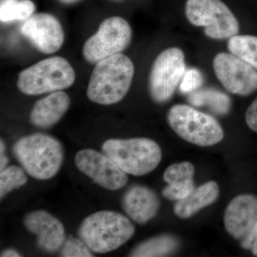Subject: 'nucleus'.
I'll list each match as a JSON object with an SVG mask.
<instances>
[{
	"instance_id": "nucleus-27",
	"label": "nucleus",
	"mask_w": 257,
	"mask_h": 257,
	"mask_svg": "<svg viewBox=\"0 0 257 257\" xmlns=\"http://www.w3.org/2000/svg\"><path fill=\"white\" fill-rule=\"evenodd\" d=\"M257 239V222L248 230V232L241 239V247L244 249H251L253 243Z\"/></svg>"
},
{
	"instance_id": "nucleus-16",
	"label": "nucleus",
	"mask_w": 257,
	"mask_h": 257,
	"mask_svg": "<svg viewBox=\"0 0 257 257\" xmlns=\"http://www.w3.org/2000/svg\"><path fill=\"white\" fill-rule=\"evenodd\" d=\"M70 105V98L67 93L57 91L35 103L30 119L32 124L40 128H49L57 124Z\"/></svg>"
},
{
	"instance_id": "nucleus-10",
	"label": "nucleus",
	"mask_w": 257,
	"mask_h": 257,
	"mask_svg": "<svg viewBox=\"0 0 257 257\" xmlns=\"http://www.w3.org/2000/svg\"><path fill=\"white\" fill-rule=\"evenodd\" d=\"M213 68L223 87L231 94L248 96L257 89L256 69L232 54H217Z\"/></svg>"
},
{
	"instance_id": "nucleus-17",
	"label": "nucleus",
	"mask_w": 257,
	"mask_h": 257,
	"mask_svg": "<svg viewBox=\"0 0 257 257\" xmlns=\"http://www.w3.org/2000/svg\"><path fill=\"white\" fill-rule=\"evenodd\" d=\"M194 167L188 162L173 164L164 173V180L168 184L162 191V195L171 201H179L194 190L193 177Z\"/></svg>"
},
{
	"instance_id": "nucleus-3",
	"label": "nucleus",
	"mask_w": 257,
	"mask_h": 257,
	"mask_svg": "<svg viewBox=\"0 0 257 257\" xmlns=\"http://www.w3.org/2000/svg\"><path fill=\"white\" fill-rule=\"evenodd\" d=\"M135 227L126 216L113 211L94 213L83 220L79 238L94 253L116 250L133 237Z\"/></svg>"
},
{
	"instance_id": "nucleus-2",
	"label": "nucleus",
	"mask_w": 257,
	"mask_h": 257,
	"mask_svg": "<svg viewBox=\"0 0 257 257\" xmlns=\"http://www.w3.org/2000/svg\"><path fill=\"white\" fill-rule=\"evenodd\" d=\"M13 151L27 173L39 180L55 177L63 163L62 144L45 134L23 137L15 144Z\"/></svg>"
},
{
	"instance_id": "nucleus-23",
	"label": "nucleus",
	"mask_w": 257,
	"mask_h": 257,
	"mask_svg": "<svg viewBox=\"0 0 257 257\" xmlns=\"http://www.w3.org/2000/svg\"><path fill=\"white\" fill-rule=\"evenodd\" d=\"M27 182L28 177L23 169L15 165L6 167L0 173V197L3 199L8 193L20 188Z\"/></svg>"
},
{
	"instance_id": "nucleus-1",
	"label": "nucleus",
	"mask_w": 257,
	"mask_h": 257,
	"mask_svg": "<svg viewBox=\"0 0 257 257\" xmlns=\"http://www.w3.org/2000/svg\"><path fill=\"white\" fill-rule=\"evenodd\" d=\"M135 74L133 62L119 53L95 64L88 84L87 95L92 102L111 105L124 99Z\"/></svg>"
},
{
	"instance_id": "nucleus-9",
	"label": "nucleus",
	"mask_w": 257,
	"mask_h": 257,
	"mask_svg": "<svg viewBox=\"0 0 257 257\" xmlns=\"http://www.w3.org/2000/svg\"><path fill=\"white\" fill-rule=\"evenodd\" d=\"M186 71L183 51L172 47L161 52L152 64L149 90L152 99L165 103L173 96Z\"/></svg>"
},
{
	"instance_id": "nucleus-7",
	"label": "nucleus",
	"mask_w": 257,
	"mask_h": 257,
	"mask_svg": "<svg viewBox=\"0 0 257 257\" xmlns=\"http://www.w3.org/2000/svg\"><path fill=\"white\" fill-rule=\"evenodd\" d=\"M185 14L189 23L204 28L212 40L229 39L239 31L237 19L221 0H187Z\"/></svg>"
},
{
	"instance_id": "nucleus-25",
	"label": "nucleus",
	"mask_w": 257,
	"mask_h": 257,
	"mask_svg": "<svg viewBox=\"0 0 257 257\" xmlns=\"http://www.w3.org/2000/svg\"><path fill=\"white\" fill-rule=\"evenodd\" d=\"M203 82L202 74L198 69H186L180 82V91L182 93H192L198 89Z\"/></svg>"
},
{
	"instance_id": "nucleus-26",
	"label": "nucleus",
	"mask_w": 257,
	"mask_h": 257,
	"mask_svg": "<svg viewBox=\"0 0 257 257\" xmlns=\"http://www.w3.org/2000/svg\"><path fill=\"white\" fill-rule=\"evenodd\" d=\"M245 120L250 130L257 133V98L248 106L245 114Z\"/></svg>"
},
{
	"instance_id": "nucleus-5",
	"label": "nucleus",
	"mask_w": 257,
	"mask_h": 257,
	"mask_svg": "<svg viewBox=\"0 0 257 257\" xmlns=\"http://www.w3.org/2000/svg\"><path fill=\"white\" fill-rule=\"evenodd\" d=\"M76 74L68 61L62 57L45 59L19 74V90L27 95H40L68 89Z\"/></svg>"
},
{
	"instance_id": "nucleus-30",
	"label": "nucleus",
	"mask_w": 257,
	"mask_h": 257,
	"mask_svg": "<svg viewBox=\"0 0 257 257\" xmlns=\"http://www.w3.org/2000/svg\"><path fill=\"white\" fill-rule=\"evenodd\" d=\"M251 251L253 254L257 256V239L255 241V242L253 243L252 246H251Z\"/></svg>"
},
{
	"instance_id": "nucleus-6",
	"label": "nucleus",
	"mask_w": 257,
	"mask_h": 257,
	"mask_svg": "<svg viewBox=\"0 0 257 257\" xmlns=\"http://www.w3.org/2000/svg\"><path fill=\"white\" fill-rule=\"evenodd\" d=\"M170 127L185 141L199 147L220 143L224 133L217 120L185 104H176L167 113Z\"/></svg>"
},
{
	"instance_id": "nucleus-24",
	"label": "nucleus",
	"mask_w": 257,
	"mask_h": 257,
	"mask_svg": "<svg viewBox=\"0 0 257 257\" xmlns=\"http://www.w3.org/2000/svg\"><path fill=\"white\" fill-rule=\"evenodd\" d=\"M60 256L64 257H93L92 251L80 238L69 236L60 248Z\"/></svg>"
},
{
	"instance_id": "nucleus-31",
	"label": "nucleus",
	"mask_w": 257,
	"mask_h": 257,
	"mask_svg": "<svg viewBox=\"0 0 257 257\" xmlns=\"http://www.w3.org/2000/svg\"><path fill=\"white\" fill-rule=\"evenodd\" d=\"M78 1L79 0H60V2L64 4H72V3H77Z\"/></svg>"
},
{
	"instance_id": "nucleus-14",
	"label": "nucleus",
	"mask_w": 257,
	"mask_h": 257,
	"mask_svg": "<svg viewBox=\"0 0 257 257\" xmlns=\"http://www.w3.org/2000/svg\"><path fill=\"white\" fill-rule=\"evenodd\" d=\"M225 229L231 236L241 239L257 222V197L241 194L230 202L224 212Z\"/></svg>"
},
{
	"instance_id": "nucleus-11",
	"label": "nucleus",
	"mask_w": 257,
	"mask_h": 257,
	"mask_svg": "<svg viewBox=\"0 0 257 257\" xmlns=\"http://www.w3.org/2000/svg\"><path fill=\"white\" fill-rule=\"evenodd\" d=\"M76 167L96 184L108 189L118 190L127 183V174L104 153L85 149L77 152Z\"/></svg>"
},
{
	"instance_id": "nucleus-8",
	"label": "nucleus",
	"mask_w": 257,
	"mask_h": 257,
	"mask_svg": "<svg viewBox=\"0 0 257 257\" xmlns=\"http://www.w3.org/2000/svg\"><path fill=\"white\" fill-rule=\"evenodd\" d=\"M133 31L130 24L120 17L106 19L97 32L84 43L82 54L91 64L121 53L131 42Z\"/></svg>"
},
{
	"instance_id": "nucleus-12",
	"label": "nucleus",
	"mask_w": 257,
	"mask_h": 257,
	"mask_svg": "<svg viewBox=\"0 0 257 257\" xmlns=\"http://www.w3.org/2000/svg\"><path fill=\"white\" fill-rule=\"evenodd\" d=\"M21 32L37 50L47 55L57 52L64 41V30L60 22L47 13L34 15L25 20Z\"/></svg>"
},
{
	"instance_id": "nucleus-28",
	"label": "nucleus",
	"mask_w": 257,
	"mask_h": 257,
	"mask_svg": "<svg viewBox=\"0 0 257 257\" xmlns=\"http://www.w3.org/2000/svg\"><path fill=\"white\" fill-rule=\"evenodd\" d=\"M9 160L5 155V145L3 140L0 141V169L1 171L6 168Z\"/></svg>"
},
{
	"instance_id": "nucleus-15",
	"label": "nucleus",
	"mask_w": 257,
	"mask_h": 257,
	"mask_svg": "<svg viewBox=\"0 0 257 257\" xmlns=\"http://www.w3.org/2000/svg\"><path fill=\"white\" fill-rule=\"evenodd\" d=\"M122 208L130 219L145 224L153 219L160 209V199L151 189L141 185L130 187L123 196Z\"/></svg>"
},
{
	"instance_id": "nucleus-29",
	"label": "nucleus",
	"mask_w": 257,
	"mask_h": 257,
	"mask_svg": "<svg viewBox=\"0 0 257 257\" xmlns=\"http://www.w3.org/2000/svg\"><path fill=\"white\" fill-rule=\"evenodd\" d=\"M22 256L20 253L18 252L16 250L13 249V248H8V249L5 250L2 253L1 257H19Z\"/></svg>"
},
{
	"instance_id": "nucleus-19",
	"label": "nucleus",
	"mask_w": 257,
	"mask_h": 257,
	"mask_svg": "<svg viewBox=\"0 0 257 257\" xmlns=\"http://www.w3.org/2000/svg\"><path fill=\"white\" fill-rule=\"evenodd\" d=\"M179 246L175 236L161 235L140 243L134 248L130 256H165L173 253Z\"/></svg>"
},
{
	"instance_id": "nucleus-4",
	"label": "nucleus",
	"mask_w": 257,
	"mask_h": 257,
	"mask_svg": "<svg viewBox=\"0 0 257 257\" xmlns=\"http://www.w3.org/2000/svg\"><path fill=\"white\" fill-rule=\"evenodd\" d=\"M103 153L110 157L127 175L143 176L156 169L162 160V150L147 138L111 139L101 146Z\"/></svg>"
},
{
	"instance_id": "nucleus-13",
	"label": "nucleus",
	"mask_w": 257,
	"mask_h": 257,
	"mask_svg": "<svg viewBox=\"0 0 257 257\" xmlns=\"http://www.w3.org/2000/svg\"><path fill=\"white\" fill-rule=\"evenodd\" d=\"M25 227L37 236V245L47 252L60 249L66 239L64 225L58 219L44 210L29 213L24 220Z\"/></svg>"
},
{
	"instance_id": "nucleus-20",
	"label": "nucleus",
	"mask_w": 257,
	"mask_h": 257,
	"mask_svg": "<svg viewBox=\"0 0 257 257\" xmlns=\"http://www.w3.org/2000/svg\"><path fill=\"white\" fill-rule=\"evenodd\" d=\"M230 53L239 57L257 70V37L235 35L227 43Z\"/></svg>"
},
{
	"instance_id": "nucleus-18",
	"label": "nucleus",
	"mask_w": 257,
	"mask_h": 257,
	"mask_svg": "<svg viewBox=\"0 0 257 257\" xmlns=\"http://www.w3.org/2000/svg\"><path fill=\"white\" fill-rule=\"evenodd\" d=\"M219 195V187L215 182H208L194 188L187 197L177 201L174 206L176 215L188 219L203 208L213 204Z\"/></svg>"
},
{
	"instance_id": "nucleus-21",
	"label": "nucleus",
	"mask_w": 257,
	"mask_h": 257,
	"mask_svg": "<svg viewBox=\"0 0 257 257\" xmlns=\"http://www.w3.org/2000/svg\"><path fill=\"white\" fill-rule=\"evenodd\" d=\"M35 11V5L31 0H2L0 20L4 23L25 21Z\"/></svg>"
},
{
	"instance_id": "nucleus-22",
	"label": "nucleus",
	"mask_w": 257,
	"mask_h": 257,
	"mask_svg": "<svg viewBox=\"0 0 257 257\" xmlns=\"http://www.w3.org/2000/svg\"><path fill=\"white\" fill-rule=\"evenodd\" d=\"M189 101L193 105H207L219 114L227 113L231 106L229 96L214 90H202L189 96Z\"/></svg>"
}]
</instances>
